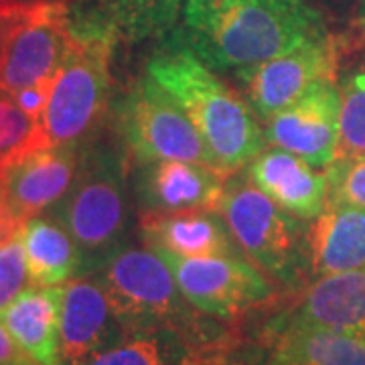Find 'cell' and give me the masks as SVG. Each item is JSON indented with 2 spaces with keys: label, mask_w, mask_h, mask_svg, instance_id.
Returning a JSON list of instances; mask_svg holds the SVG:
<instances>
[{
  "label": "cell",
  "mask_w": 365,
  "mask_h": 365,
  "mask_svg": "<svg viewBox=\"0 0 365 365\" xmlns=\"http://www.w3.org/2000/svg\"><path fill=\"white\" fill-rule=\"evenodd\" d=\"M61 299L63 287H26L0 314L16 345L37 365H61Z\"/></svg>",
  "instance_id": "cell-19"
},
{
  "label": "cell",
  "mask_w": 365,
  "mask_h": 365,
  "mask_svg": "<svg viewBox=\"0 0 365 365\" xmlns=\"http://www.w3.org/2000/svg\"><path fill=\"white\" fill-rule=\"evenodd\" d=\"M341 96L337 78L323 79L299 102L266 120V140L327 169L339 150Z\"/></svg>",
  "instance_id": "cell-11"
},
{
  "label": "cell",
  "mask_w": 365,
  "mask_h": 365,
  "mask_svg": "<svg viewBox=\"0 0 365 365\" xmlns=\"http://www.w3.org/2000/svg\"><path fill=\"white\" fill-rule=\"evenodd\" d=\"M181 33L209 67L237 76L329 35L304 0H185Z\"/></svg>",
  "instance_id": "cell-1"
},
{
  "label": "cell",
  "mask_w": 365,
  "mask_h": 365,
  "mask_svg": "<svg viewBox=\"0 0 365 365\" xmlns=\"http://www.w3.org/2000/svg\"><path fill=\"white\" fill-rule=\"evenodd\" d=\"M31 287H61L79 276V250L53 217H31L21 230Z\"/></svg>",
  "instance_id": "cell-20"
},
{
  "label": "cell",
  "mask_w": 365,
  "mask_h": 365,
  "mask_svg": "<svg viewBox=\"0 0 365 365\" xmlns=\"http://www.w3.org/2000/svg\"><path fill=\"white\" fill-rule=\"evenodd\" d=\"M130 333L114 311L102 284L88 276L67 280L61 299V365H83L93 355L124 341Z\"/></svg>",
  "instance_id": "cell-14"
},
{
  "label": "cell",
  "mask_w": 365,
  "mask_h": 365,
  "mask_svg": "<svg viewBox=\"0 0 365 365\" xmlns=\"http://www.w3.org/2000/svg\"><path fill=\"white\" fill-rule=\"evenodd\" d=\"M220 213L230 227L235 246L260 270L292 287L307 264V232L254 182H240L225 189Z\"/></svg>",
  "instance_id": "cell-6"
},
{
  "label": "cell",
  "mask_w": 365,
  "mask_h": 365,
  "mask_svg": "<svg viewBox=\"0 0 365 365\" xmlns=\"http://www.w3.org/2000/svg\"><path fill=\"white\" fill-rule=\"evenodd\" d=\"M307 264L314 278L365 268V209L327 203L307 230Z\"/></svg>",
  "instance_id": "cell-17"
},
{
  "label": "cell",
  "mask_w": 365,
  "mask_h": 365,
  "mask_svg": "<svg viewBox=\"0 0 365 365\" xmlns=\"http://www.w3.org/2000/svg\"><path fill=\"white\" fill-rule=\"evenodd\" d=\"M51 213L78 246L79 274L98 272L122 248L126 234L128 199L122 157L110 146L88 150L71 187Z\"/></svg>",
  "instance_id": "cell-4"
},
{
  "label": "cell",
  "mask_w": 365,
  "mask_h": 365,
  "mask_svg": "<svg viewBox=\"0 0 365 365\" xmlns=\"http://www.w3.org/2000/svg\"><path fill=\"white\" fill-rule=\"evenodd\" d=\"M26 284L31 287L25 246L19 232L0 248V314L25 290Z\"/></svg>",
  "instance_id": "cell-27"
},
{
  "label": "cell",
  "mask_w": 365,
  "mask_h": 365,
  "mask_svg": "<svg viewBox=\"0 0 365 365\" xmlns=\"http://www.w3.org/2000/svg\"><path fill=\"white\" fill-rule=\"evenodd\" d=\"M181 365H240L234 361H227L222 355H215V353H205V355H191L187 353L185 361Z\"/></svg>",
  "instance_id": "cell-31"
},
{
  "label": "cell",
  "mask_w": 365,
  "mask_h": 365,
  "mask_svg": "<svg viewBox=\"0 0 365 365\" xmlns=\"http://www.w3.org/2000/svg\"><path fill=\"white\" fill-rule=\"evenodd\" d=\"M341 96L337 157L365 155V53L347 67L337 66Z\"/></svg>",
  "instance_id": "cell-23"
},
{
  "label": "cell",
  "mask_w": 365,
  "mask_h": 365,
  "mask_svg": "<svg viewBox=\"0 0 365 365\" xmlns=\"http://www.w3.org/2000/svg\"><path fill=\"white\" fill-rule=\"evenodd\" d=\"M2 16L0 90L13 96L55 78L71 45V9L66 0H4Z\"/></svg>",
  "instance_id": "cell-7"
},
{
  "label": "cell",
  "mask_w": 365,
  "mask_h": 365,
  "mask_svg": "<svg viewBox=\"0 0 365 365\" xmlns=\"http://www.w3.org/2000/svg\"><path fill=\"white\" fill-rule=\"evenodd\" d=\"M140 232L148 248H158L197 258V256H232L235 242L223 217L211 209L144 213Z\"/></svg>",
  "instance_id": "cell-18"
},
{
  "label": "cell",
  "mask_w": 365,
  "mask_h": 365,
  "mask_svg": "<svg viewBox=\"0 0 365 365\" xmlns=\"http://www.w3.org/2000/svg\"><path fill=\"white\" fill-rule=\"evenodd\" d=\"M53 79H43L35 86H29V88H23L16 93H13L14 102L21 106V110L25 112L26 116L33 118L35 122H39L45 108H47V102H49V96H51L53 88Z\"/></svg>",
  "instance_id": "cell-28"
},
{
  "label": "cell",
  "mask_w": 365,
  "mask_h": 365,
  "mask_svg": "<svg viewBox=\"0 0 365 365\" xmlns=\"http://www.w3.org/2000/svg\"><path fill=\"white\" fill-rule=\"evenodd\" d=\"M0 365H37L16 345V341L11 337L2 321H0Z\"/></svg>",
  "instance_id": "cell-29"
},
{
  "label": "cell",
  "mask_w": 365,
  "mask_h": 365,
  "mask_svg": "<svg viewBox=\"0 0 365 365\" xmlns=\"http://www.w3.org/2000/svg\"><path fill=\"white\" fill-rule=\"evenodd\" d=\"M148 76L193 120L223 173L230 175L260 155L266 136L254 112L191 49L182 33L158 47L148 61Z\"/></svg>",
  "instance_id": "cell-2"
},
{
  "label": "cell",
  "mask_w": 365,
  "mask_h": 365,
  "mask_svg": "<svg viewBox=\"0 0 365 365\" xmlns=\"http://www.w3.org/2000/svg\"><path fill=\"white\" fill-rule=\"evenodd\" d=\"M76 146L23 150L0 165V199L25 223L53 209L78 173Z\"/></svg>",
  "instance_id": "cell-13"
},
{
  "label": "cell",
  "mask_w": 365,
  "mask_h": 365,
  "mask_svg": "<svg viewBox=\"0 0 365 365\" xmlns=\"http://www.w3.org/2000/svg\"><path fill=\"white\" fill-rule=\"evenodd\" d=\"M120 128L128 150L140 163L193 160L217 167L193 120L148 73L124 98Z\"/></svg>",
  "instance_id": "cell-8"
},
{
  "label": "cell",
  "mask_w": 365,
  "mask_h": 365,
  "mask_svg": "<svg viewBox=\"0 0 365 365\" xmlns=\"http://www.w3.org/2000/svg\"><path fill=\"white\" fill-rule=\"evenodd\" d=\"M25 223L21 222L16 215H14L11 209L4 205V201L0 199V248L6 240H11L13 235H16L23 230Z\"/></svg>",
  "instance_id": "cell-30"
},
{
  "label": "cell",
  "mask_w": 365,
  "mask_h": 365,
  "mask_svg": "<svg viewBox=\"0 0 365 365\" xmlns=\"http://www.w3.org/2000/svg\"><path fill=\"white\" fill-rule=\"evenodd\" d=\"M297 329L347 333L365 339V268L319 276L300 290L284 313L270 319L264 337Z\"/></svg>",
  "instance_id": "cell-12"
},
{
  "label": "cell",
  "mask_w": 365,
  "mask_h": 365,
  "mask_svg": "<svg viewBox=\"0 0 365 365\" xmlns=\"http://www.w3.org/2000/svg\"><path fill=\"white\" fill-rule=\"evenodd\" d=\"M165 260L182 297L197 311L232 321L272 299L274 287L250 260L232 256H177L153 248Z\"/></svg>",
  "instance_id": "cell-9"
},
{
  "label": "cell",
  "mask_w": 365,
  "mask_h": 365,
  "mask_svg": "<svg viewBox=\"0 0 365 365\" xmlns=\"http://www.w3.org/2000/svg\"><path fill=\"white\" fill-rule=\"evenodd\" d=\"M339 49L331 35L309 39L252 67L240 78L254 112L268 120L299 102L323 79L337 78Z\"/></svg>",
  "instance_id": "cell-10"
},
{
  "label": "cell",
  "mask_w": 365,
  "mask_h": 365,
  "mask_svg": "<svg viewBox=\"0 0 365 365\" xmlns=\"http://www.w3.org/2000/svg\"><path fill=\"white\" fill-rule=\"evenodd\" d=\"M98 13L128 41L160 37L173 29L185 0H96Z\"/></svg>",
  "instance_id": "cell-22"
},
{
  "label": "cell",
  "mask_w": 365,
  "mask_h": 365,
  "mask_svg": "<svg viewBox=\"0 0 365 365\" xmlns=\"http://www.w3.org/2000/svg\"><path fill=\"white\" fill-rule=\"evenodd\" d=\"M329 203L365 209V155L337 157L327 167Z\"/></svg>",
  "instance_id": "cell-26"
},
{
  "label": "cell",
  "mask_w": 365,
  "mask_h": 365,
  "mask_svg": "<svg viewBox=\"0 0 365 365\" xmlns=\"http://www.w3.org/2000/svg\"><path fill=\"white\" fill-rule=\"evenodd\" d=\"M2 2L0 0V66H2V53H4V16H2Z\"/></svg>",
  "instance_id": "cell-32"
},
{
  "label": "cell",
  "mask_w": 365,
  "mask_h": 365,
  "mask_svg": "<svg viewBox=\"0 0 365 365\" xmlns=\"http://www.w3.org/2000/svg\"><path fill=\"white\" fill-rule=\"evenodd\" d=\"M114 26L98 11H71V45L39 120L51 146H76L104 114L110 91V61L116 39Z\"/></svg>",
  "instance_id": "cell-3"
},
{
  "label": "cell",
  "mask_w": 365,
  "mask_h": 365,
  "mask_svg": "<svg viewBox=\"0 0 365 365\" xmlns=\"http://www.w3.org/2000/svg\"><path fill=\"white\" fill-rule=\"evenodd\" d=\"M96 274L128 333L167 331L182 343L205 339L197 309L182 297L170 268L153 248L122 246Z\"/></svg>",
  "instance_id": "cell-5"
},
{
  "label": "cell",
  "mask_w": 365,
  "mask_h": 365,
  "mask_svg": "<svg viewBox=\"0 0 365 365\" xmlns=\"http://www.w3.org/2000/svg\"><path fill=\"white\" fill-rule=\"evenodd\" d=\"M266 365H365V339L347 333L297 329L266 337Z\"/></svg>",
  "instance_id": "cell-21"
},
{
  "label": "cell",
  "mask_w": 365,
  "mask_h": 365,
  "mask_svg": "<svg viewBox=\"0 0 365 365\" xmlns=\"http://www.w3.org/2000/svg\"><path fill=\"white\" fill-rule=\"evenodd\" d=\"M45 146L51 144L45 140L39 122L26 116L11 93L0 90V165L23 150Z\"/></svg>",
  "instance_id": "cell-25"
},
{
  "label": "cell",
  "mask_w": 365,
  "mask_h": 365,
  "mask_svg": "<svg viewBox=\"0 0 365 365\" xmlns=\"http://www.w3.org/2000/svg\"><path fill=\"white\" fill-rule=\"evenodd\" d=\"M140 199L146 213H175L211 209L220 211L227 173L213 165L193 160H155L143 163Z\"/></svg>",
  "instance_id": "cell-15"
},
{
  "label": "cell",
  "mask_w": 365,
  "mask_h": 365,
  "mask_svg": "<svg viewBox=\"0 0 365 365\" xmlns=\"http://www.w3.org/2000/svg\"><path fill=\"white\" fill-rule=\"evenodd\" d=\"M250 179L278 205L302 220L317 217L329 203L327 173L274 146L252 160Z\"/></svg>",
  "instance_id": "cell-16"
},
{
  "label": "cell",
  "mask_w": 365,
  "mask_h": 365,
  "mask_svg": "<svg viewBox=\"0 0 365 365\" xmlns=\"http://www.w3.org/2000/svg\"><path fill=\"white\" fill-rule=\"evenodd\" d=\"M182 341L167 331H136L83 365H181Z\"/></svg>",
  "instance_id": "cell-24"
},
{
  "label": "cell",
  "mask_w": 365,
  "mask_h": 365,
  "mask_svg": "<svg viewBox=\"0 0 365 365\" xmlns=\"http://www.w3.org/2000/svg\"><path fill=\"white\" fill-rule=\"evenodd\" d=\"M359 23L365 29V0H359Z\"/></svg>",
  "instance_id": "cell-33"
}]
</instances>
